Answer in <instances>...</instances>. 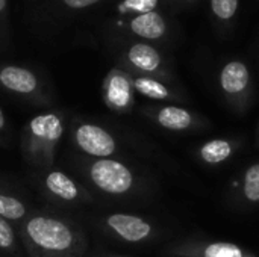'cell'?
<instances>
[{
  "label": "cell",
  "instance_id": "cell-15",
  "mask_svg": "<svg viewBox=\"0 0 259 257\" xmlns=\"http://www.w3.org/2000/svg\"><path fill=\"white\" fill-rule=\"evenodd\" d=\"M240 148L241 141L237 138H215L200 144L196 148V158L208 167H219L231 161Z\"/></svg>",
  "mask_w": 259,
  "mask_h": 257
},
{
  "label": "cell",
  "instance_id": "cell-25",
  "mask_svg": "<svg viewBox=\"0 0 259 257\" xmlns=\"http://www.w3.org/2000/svg\"><path fill=\"white\" fill-rule=\"evenodd\" d=\"M103 257H126V256H103Z\"/></svg>",
  "mask_w": 259,
  "mask_h": 257
},
{
  "label": "cell",
  "instance_id": "cell-23",
  "mask_svg": "<svg viewBox=\"0 0 259 257\" xmlns=\"http://www.w3.org/2000/svg\"><path fill=\"white\" fill-rule=\"evenodd\" d=\"M9 138V130H8V121L3 114V109L0 108V144H6V139Z\"/></svg>",
  "mask_w": 259,
  "mask_h": 257
},
{
  "label": "cell",
  "instance_id": "cell-6",
  "mask_svg": "<svg viewBox=\"0 0 259 257\" xmlns=\"http://www.w3.org/2000/svg\"><path fill=\"white\" fill-rule=\"evenodd\" d=\"M100 224L109 236L124 244L134 245L152 242L161 233L153 221L140 215L124 212L108 214L100 220Z\"/></svg>",
  "mask_w": 259,
  "mask_h": 257
},
{
  "label": "cell",
  "instance_id": "cell-9",
  "mask_svg": "<svg viewBox=\"0 0 259 257\" xmlns=\"http://www.w3.org/2000/svg\"><path fill=\"white\" fill-rule=\"evenodd\" d=\"M70 135L74 147L90 158L105 159L118 151V142L115 136L99 124L80 121L73 126Z\"/></svg>",
  "mask_w": 259,
  "mask_h": 257
},
{
  "label": "cell",
  "instance_id": "cell-1",
  "mask_svg": "<svg viewBox=\"0 0 259 257\" xmlns=\"http://www.w3.org/2000/svg\"><path fill=\"white\" fill-rule=\"evenodd\" d=\"M17 235L29 257H85L88 241L70 218L30 211L17 226Z\"/></svg>",
  "mask_w": 259,
  "mask_h": 257
},
{
  "label": "cell",
  "instance_id": "cell-19",
  "mask_svg": "<svg viewBox=\"0 0 259 257\" xmlns=\"http://www.w3.org/2000/svg\"><path fill=\"white\" fill-rule=\"evenodd\" d=\"M161 5H165V0H121L115 11L121 17H135L153 11H159Z\"/></svg>",
  "mask_w": 259,
  "mask_h": 257
},
{
  "label": "cell",
  "instance_id": "cell-12",
  "mask_svg": "<svg viewBox=\"0 0 259 257\" xmlns=\"http://www.w3.org/2000/svg\"><path fill=\"white\" fill-rule=\"evenodd\" d=\"M103 100L117 114H129L135 105V89L132 76L121 67L112 68L103 80Z\"/></svg>",
  "mask_w": 259,
  "mask_h": 257
},
{
  "label": "cell",
  "instance_id": "cell-4",
  "mask_svg": "<svg viewBox=\"0 0 259 257\" xmlns=\"http://www.w3.org/2000/svg\"><path fill=\"white\" fill-rule=\"evenodd\" d=\"M118 67L131 74L152 76L178 83L170 58L156 44L137 39L127 42L118 53Z\"/></svg>",
  "mask_w": 259,
  "mask_h": 257
},
{
  "label": "cell",
  "instance_id": "cell-24",
  "mask_svg": "<svg viewBox=\"0 0 259 257\" xmlns=\"http://www.w3.org/2000/svg\"><path fill=\"white\" fill-rule=\"evenodd\" d=\"M6 3H8V0H0V12H3V11H5Z\"/></svg>",
  "mask_w": 259,
  "mask_h": 257
},
{
  "label": "cell",
  "instance_id": "cell-20",
  "mask_svg": "<svg viewBox=\"0 0 259 257\" xmlns=\"http://www.w3.org/2000/svg\"><path fill=\"white\" fill-rule=\"evenodd\" d=\"M0 251L9 257H20V247L17 242V232L8 220L0 217Z\"/></svg>",
  "mask_w": 259,
  "mask_h": 257
},
{
  "label": "cell",
  "instance_id": "cell-21",
  "mask_svg": "<svg viewBox=\"0 0 259 257\" xmlns=\"http://www.w3.org/2000/svg\"><path fill=\"white\" fill-rule=\"evenodd\" d=\"M65 3V6L71 8V9H83V8H90L97 5L102 0H62Z\"/></svg>",
  "mask_w": 259,
  "mask_h": 257
},
{
  "label": "cell",
  "instance_id": "cell-26",
  "mask_svg": "<svg viewBox=\"0 0 259 257\" xmlns=\"http://www.w3.org/2000/svg\"><path fill=\"white\" fill-rule=\"evenodd\" d=\"M171 257H191V256H171Z\"/></svg>",
  "mask_w": 259,
  "mask_h": 257
},
{
  "label": "cell",
  "instance_id": "cell-22",
  "mask_svg": "<svg viewBox=\"0 0 259 257\" xmlns=\"http://www.w3.org/2000/svg\"><path fill=\"white\" fill-rule=\"evenodd\" d=\"M199 0H165V6H168L173 11H182L190 6H193Z\"/></svg>",
  "mask_w": 259,
  "mask_h": 257
},
{
  "label": "cell",
  "instance_id": "cell-18",
  "mask_svg": "<svg viewBox=\"0 0 259 257\" xmlns=\"http://www.w3.org/2000/svg\"><path fill=\"white\" fill-rule=\"evenodd\" d=\"M29 214V206L21 198L0 189V217L18 226Z\"/></svg>",
  "mask_w": 259,
  "mask_h": 257
},
{
  "label": "cell",
  "instance_id": "cell-10",
  "mask_svg": "<svg viewBox=\"0 0 259 257\" xmlns=\"http://www.w3.org/2000/svg\"><path fill=\"white\" fill-rule=\"evenodd\" d=\"M0 86L9 94L21 97L35 105L50 103L38 76L24 67H17V65L0 67Z\"/></svg>",
  "mask_w": 259,
  "mask_h": 257
},
{
  "label": "cell",
  "instance_id": "cell-8",
  "mask_svg": "<svg viewBox=\"0 0 259 257\" xmlns=\"http://www.w3.org/2000/svg\"><path fill=\"white\" fill-rule=\"evenodd\" d=\"M38 185L49 200L62 206H82L93 203V195L73 177L61 170L49 168L39 174Z\"/></svg>",
  "mask_w": 259,
  "mask_h": 257
},
{
  "label": "cell",
  "instance_id": "cell-14",
  "mask_svg": "<svg viewBox=\"0 0 259 257\" xmlns=\"http://www.w3.org/2000/svg\"><path fill=\"white\" fill-rule=\"evenodd\" d=\"M171 256L191 257H259L256 253L226 241H185L170 248Z\"/></svg>",
  "mask_w": 259,
  "mask_h": 257
},
{
  "label": "cell",
  "instance_id": "cell-5",
  "mask_svg": "<svg viewBox=\"0 0 259 257\" xmlns=\"http://www.w3.org/2000/svg\"><path fill=\"white\" fill-rule=\"evenodd\" d=\"M219 88L234 112L243 114L253 103L255 86L252 73L249 65L241 59H231L220 68Z\"/></svg>",
  "mask_w": 259,
  "mask_h": 257
},
{
  "label": "cell",
  "instance_id": "cell-2",
  "mask_svg": "<svg viewBox=\"0 0 259 257\" xmlns=\"http://www.w3.org/2000/svg\"><path fill=\"white\" fill-rule=\"evenodd\" d=\"M64 129L65 117L61 112H44L30 118L21 130V153L26 162L39 171L53 168Z\"/></svg>",
  "mask_w": 259,
  "mask_h": 257
},
{
  "label": "cell",
  "instance_id": "cell-17",
  "mask_svg": "<svg viewBox=\"0 0 259 257\" xmlns=\"http://www.w3.org/2000/svg\"><path fill=\"white\" fill-rule=\"evenodd\" d=\"M240 0H209V11L220 30H231L238 17Z\"/></svg>",
  "mask_w": 259,
  "mask_h": 257
},
{
  "label": "cell",
  "instance_id": "cell-11",
  "mask_svg": "<svg viewBox=\"0 0 259 257\" xmlns=\"http://www.w3.org/2000/svg\"><path fill=\"white\" fill-rule=\"evenodd\" d=\"M123 32L137 41L158 44L168 39L171 35V23L164 12L153 11L126 18L123 23Z\"/></svg>",
  "mask_w": 259,
  "mask_h": 257
},
{
  "label": "cell",
  "instance_id": "cell-7",
  "mask_svg": "<svg viewBox=\"0 0 259 257\" xmlns=\"http://www.w3.org/2000/svg\"><path fill=\"white\" fill-rule=\"evenodd\" d=\"M143 115L158 127L173 133H193L203 130L209 121L199 112L182 105H153L143 108Z\"/></svg>",
  "mask_w": 259,
  "mask_h": 257
},
{
  "label": "cell",
  "instance_id": "cell-13",
  "mask_svg": "<svg viewBox=\"0 0 259 257\" xmlns=\"http://www.w3.org/2000/svg\"><path fill=\"white\" fill-rule=\"evenodd\" d=\"M135 94H140L149 100L164 105H185L190 101L185 91L175 82H168L159 77L131 74Z\"/></svg>",
  "mask_w": 259,
  "mask_h": 257
},
{
  "label": "cell",
  "instance_id": "cell-3",
  "mask_svg": "<svg viewBox=\"0 0 259 257\" xmlns=\"http://www.w3.org/2000/svg\"><path fill=\"white\" fill-rule=\"evenodd\" d=\"M83 174L99 192L109 197H137L149 189V182L137 170L118 159L88 161L83 167Z\"/></svg>",
  "mask_w": 259,
  "mask_h": 257
},
{
  "label": "cell",
  "instance_id": "cell-16",
  "mask_svg": "<svg viewBox=\"0 0 259 257\" xmlns=\"http://www.w3.org/2000/svg\"><path fill=\"white\" fill-rule=\"evenodd\" d=\"M235 200L243 208L259 206V162H253L243 171L237 183Z\"/></svg>",
  "mask_w": 259,
  "mask_h": 257
}]
</instances>
